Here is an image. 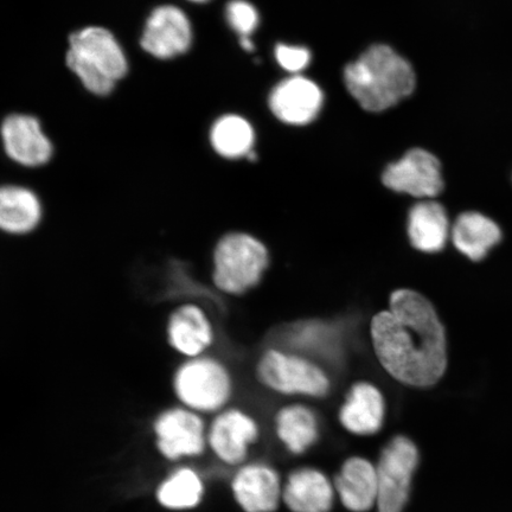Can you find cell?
<instances>
[{"label": "cell", "instance_id": "obj_18", "mask_svg": "<svg viewBox=\"0 0 512 512\" xmlns=\"http://www.w3.org/2000/svg\"><path fill=\"white\" fill-rule=\"evenodd\" d=\"M332 480L337 501L349 512L375 510L379 492L376 463L362 456L349 457Z\"/></svg>", "mask_w": 512, "mask_h": 512}, {"label": "cell", "instance_id": "obj_16", "mask_svg": "<svg viewBox=\"0 0 512 512\" xmlns=\"http://www.w3.org/2000/svg\"><path fill=\"white\" fill-rule=\"evenodd\" d=\"M2 138L6 155L27 168L47 164L53 156V145L31 115H9L2 125Z\"/></svg>", "mask_w": 512, "mask_h": 512}, {"label": "cell", "instance_id": "obj_17", "mask_svg": "<svg viewBox=\"0 0 512 512\" xmlns=\"http://www.w3.org/2000/svg\"><path fill=\"white\" fill-rule=\"evenodd\" d=\"M336 502L334 480L317 467H299L284 480L283 504L291 512H331Z\"/></svg>", "mask_w": 512, "mask_h": 512}, {"label": "cell", "instance_id": "obj_1", "mask_svg": "<svg viewBox=\"0 0 512 512\" xmlns=\"http://www.w3.org/2000/svg\"><path fill=\"white\" fill-rule=\"evenodd\" d=\"M377 362L393 380L412 388L435 386L447 368V338L430 299L412 288L390 293L388 306L371 318Z\"/></svg>", "mask_w": 512, "mask_h": 512}, {"label": "cell", "instance_id": "obj_28", "mask_svg": "<svg viewBox=\"0 0 512 512\" xmlns=\"http://www.w3.org/2000/svg\"><path fill=\"white\" fill-rule=\"evenodd\" d=\"M190 2H194V3H207V2H209V0H190Z\"/></svg>", "mask_w": 512, "mask_h": 512}, {"label": "cell", "instance_id": "obj_13", "mask_svg": "<svg viewBox=\"0 0 512 512\" xmlns=\"http://www.w3.org/2000/svg\"><path fill=\"white\" fill-rule=\"evenodd\" d=\"M324 94L315 81L302 75H293L274 87L270 108L280 121L288 125L304 126L312 123L322 111Z\"/></svg>", "mask_w": 512, "mask_h": 512}, {"label": "cell", "instance_id": "obj_26", "mask_svg": "<svg viewBox=\"0 0 512 512\" xmlns=\"http://www.w3.org/2000/svg\"><path fill=\"white\" fill-rule=\"evenodd\" d=\"M275 59L286 72L298 75L310 66L312 55L311 51L305 47L278 44L275 47Z\"/></svg>", "mask_w": 512, "mask_h": 512}, {"label": "cell", "instance_id": "obj_2", "mask_svg": "<svg viewBox=\"0 0 512 512\" xmlns=\"http://www.w3.org/2000/svg\"><path fill=\"white\" fill-rule=\"evenodd\" d=\"M344 83L363 110L383 112L413 94L416 74L393 48L376 44L345 67Z\"/></svg>", "mask_w": 512, "mask_h": 512}, {"label": "cell", "instance_id": "obj_20", "mask_svg": "<svg viewBox=\"0 0 512 512\" xmlns=\"http://www.w3.org/2000/svg\"><path fill=\"white\" fill-rule=\"evenodd\" d=\"M43 207L34 191L21 185L0 187V232L27 236L41 226Z\"/></svg>", "mask_w": 512, "mask_h": 512}, {"label": "cell", "instance_id": "obj_19", "mask_svg": "<svg viewBox=\"0 0 512 512\" xmlns=\"http://www.w3.org/2000/svg\"><path fill=\"white\" fill-rule=\"evenodd\" d=\"M407 235L416 251L426 254L443 251L451 236L450 220L443 204L435 200L414 204L408 213Z\"/></svg>", "mask_w": 512, "mask_h": 512}, {"label": "cell", "instance_id": "obj_12", "mask_svg": "<svg viewBox=\"0 0 512 512\" xmlns=\"http://www.w3.org/2000/svg\"><path fill=\"white\" fill-rule=\"evenodd\" d=\"M192 42V27L185 12L174 5H163L147 18L142 48L159 60L175 59L187 53Z\"/></svg>", "mask_w": 512, "mask_h": 512}, {"label": "cell", "instance_id": "obj_14", "mask_svg": "<svg viewBox=\"0 0 512 512\" xmlns=\"http://www.w3.org/2000/svg\"><path fill=\"white\" fill-rule=\"evenodd\" d=\"M387 403L382 390L369 381L352 384L338 412L339 424L356 437H373L386 421Z\"/></svg>", "mask_w": 512, "mask_h": 512}, {"label": "cell", "instance_id": "obj_27", "mask_svg": "<svg viewBox=\"0 0 512 512\" xmlns=\"http://www.w3.org/2000/svg\"><path fill=\"white\" fill-rule=\"evenodd\" d=\"M240 44L243 50H246L247 53H251L254 50V43L251 40V37H241Z\"/></svg>", "mask_w": 512, "mask_h": 512}, {"label": "cell", "instance_id": "obj_15", "mask_svg": "<svg viewBox=\"0 0 512 512\" xmlns=\"http://www.w3.org/2000/svg\"><path fill=\"white\" fill-rule=\"evenodd\" d=\"M166 339L171 349L185 360L200 357L206 355L214 343V326L201 306L184 304L170 313Z\"/></svg>", "mask_w": 512, "mask_h": 512}, {"label": "cell", "instance_id": "obj_21", "mask_svg": "<svg viewBox=\"0 0 512 512\" xmlns=\"http://www.w3.org/2000/svg\"><path fill=\"white\" fill-rule=\"evenodd\" d=\"M274 427L280 443L294 456L310 451L320 438L318 416L303 403H291L279 409Z\"/></svg>", "mask_w": 512, "mask_h": 512}, {"label": "cell", "instance_id": "obj_23", "mask_svg": "<svg viewBox=\"0 0 512 512\" xmlns=\"http://www.w3.org/2000/svg\"><path fill=\"white\" fill-rule=\"evenodd\" d=\"M210 142L220 156L229 159L248 157L253 152L255 133L240 115H223L211 127Z\"/></svg>", "mask_w": 512, "mask_h": 512}, {"label": "cell", "instance_id": "obj_4", "mask_svg": "<svg viewBox=\"0 0 512 512\" xmlns=\"http://www.w3.org/2000/svg\"><path fill=\"white\" fill-rule=\"evenodd\" d=\"M270 260L267 246L254 235L224 234L214 248L213 283L229 296H241L260 284Z\"/></svg>", "mask_w": 512, "mask_h": 512}, {"label": "cell", "instance_id": "obj_5", "mask_svg": "<svg viewBox=\"0 0 512 512\" xmlns=\"http://www.w3.org/2000/svg\"><path fill=\"white\" fill-rule=\"evenodd\" d=\"M172 389L181 406L198 414L223 411L233 393L229 370L214 357L188 358L172 376Z\"/></svg>", "mask_w": 512, "mask_h": 512}, {"label": "cell", "instance_id": "obj_25", "mask_svg": "<svg viewBox=\"0 0 512 512\" xmlns=\"http://www.w3.org/2000/svg\"><path fill=\"white\" fill-rule=\"evenodd\" d=\"M226 18L230 28L240 37H251L260 23L258 10L247 0H232L228 3Z\"/></svg>", "mask_w": 512, "mask_h": 512}, {"label": "cell", "instance_id": "obj_8", "mask_svg": "<svg viewBox=\"0 0 512 512\" xmlns=\"http://www.w3.org/2000/svg\"><path fill=\"white\" fill-rule=\"evenodd\" d=\"M382 183L398 194L434 200L445 189L443 165L432 152L416 147L387 166Z\"/></svg>", "mask_w": 512, "mask_h": 512}, {"label": "cell", "instance_id": "obj_9", "mask_svg": "<svg viewBox=\"0 0 512 512\" xmlns=\"http://www.w3.org/2000/svg\"><path fill=\"white\" fill-rule=\"evenodd\" d=\"M153 431L159 451L171 460L201 456L208 446V430L201 415L183 406L160 413Z\"/></svg>", "mask_w": 512, "mask_h": 512}, {"label": "cell", "instance_id": "obj_22", "mask_svg": "<svg viewBox=\"0 0 512 512\" xmlns=\"http://www.w3.org/2000/svg\"><path fill=\"white\" fill-rule=\"evenodd\" d=\"M454 247L472 261H480L502 240L501 228L490 217L466 211L451 228Z\"/></svg>", "mask_w": 512, "mask_h": 512}, {"label": "cell", "instance_id": "obj_11", "mask_svg": "<svg viewBox=\"0 0 512 512\" xmlns=\"http://www.w3.org/2000/svg\"><path fill=\"white\" fill-rule=\"evenodd\" d=\"M230 486L243 512H277L283 504L284 480L270 464L255 462L239 466Z\"/></svg>", "mask_w": 512, "mask_h": 512}, {"label": "cell", "instance_id": "obj_10", "mask_svg": "<svg viewBox=\"0 0 512 512\" xmlns=\"http://www.w3.org/2000/svg\"><path fill=\"white\" fill-rule=\"evenodd\" d=\"M260 437L258 422L238 408L223 409L211 422L208 446L222 463L230 466L245 464L251 447Z\"/></svg>", "mask_w": 512, "mask_h": 512}, {"label": "cell", "instance_id": "obj_6", "mask_svg": "<svg viewBox=\"0 0 512 512\" xmlns=\"http://www.w3.org/2000/svg\"><path fill=\"white\" fill-rule=\"evenodd\" d=\"M262 386L287 396L324 399L331 390L326 371L304 356L279 349H268L256 364Z\"/></svg>", "mask_w": 512, "mask_h": 512}, {"label": "cell", "instance_id": "obj_7", "mask_svg": "<svg viewBox=\"0 0 512 512\" xmlns=\"http://www.w3.org/2000/svg\"><path fill=\"white\" fill-rule=\"evenodd\" d=\"M419 464V448L406 435H395L384 445L376 463V512H405Z\"/></svg>", "mask_w": 512, "mask_h": 512}, {"label": "cell", "instance_id": "obj_24", "mask_svg": "<svg viewBox=\"0 0 512 512\" xmlns=\"http://www.w3.org/2000/svg\"><path fill=\"white\" fill-rule=\"evenodd\" d=\"M204 485L198 473L184 467L160 485L159 503L172 510H189L202 502Z\"/></svg>", "mask_w": 512, "mask_h": 512}, {"label": "cell", "instance_id": "obj_3", "mask_svg": "<svg viewBox=\"0 0 512 512\" xmlns=\"http://www.w3.org/2000/svg\"><path fill=\"white\" fill-rule=\"evenodd\" d=\"M67 64L83 86L96 95L110 94L128 70L117 38L101 27H88L70 35Z\"/></svg>", "mask_w": 512, "mask_h": 512}]
</instances>
